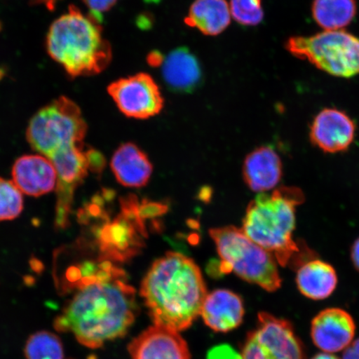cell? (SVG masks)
<instances>
[{"mask_svg":"<svg viewBox=\"0 0 359 359\" xmlns=\"http://www.w3.org/2000/svg\"><path fill=\"white\" fill-rule=\"evenodd\" d=\"M74 275L75 293L56 318V330L73 334L90 348L128 334L138 308L136 290L123 269L109 262L98 266L87 263Z\"/></svg>","mask_w":359,"mask_h":359,"instance_id":"cell-1","label":"cell"},{"mask_svg":"<svg viewBox=\"0 0 359 359\" xmlns=\"http://www.w3.org/2000/svg\"><path fill=\"white\" fill-rule=\"evenodd\" d=\"M140 294L154 325L181 332L201 316L208 291L194 260L168 252L152 264Z\"/></svg>","mask_w":359,"mask_h":359,"instance_id":"cell-2","label":"cell"},{"mask_svg":"<svg viewBox=\"0 0 359 359\" xmlns=\"http://www.w3.org/2000/svg\"><path fill=\"white\" fill-rule=\"evenodd\" d=\"M298 187H280L271 194L260 193L247 208L242 231L271 253L282 267H300L307 262L294 240L296 208L304 201ZM298 268V269H299Z\"/></svg>","mask_w":359,"mask_h":359,"instance_id":"cell-3","label":"cell"},{"mask_svg":"<svg viewBox=\"0 0 359 359\" xmlns=\"http://www.w3.org/2000/svg\"><path fill=\"white\" fill-rule=\"evenodd\" d=\"M45 43L48 55L73 79L100 74L112 60L100 21L73 4L49 27Z\"/></svg>","mask_w":359,"mask_h":359,"instance_id":"cell-4","label":"cell"},{"mask_svg":"<svg viewBox=\"0 0 359 359\" xmlns=\"http://www.w3.org/2000/svg\"><path fill=\"white\" fill-rule=\"evenodd\" d=\"M224 271H233L250 284L268 292H275L282 285V279L275 257L236 226L215 228L210 231Z\"/></svg>","mask_w":359,"mask_h":359,"instance_id":"cell-5","label":"cell"},{"mask_svg":"<svg viewBox=\"0 0 359 359\" xmlns=\"http://www.w3.org/2000/svg\"><path fill=\"white\" fill-rule=\"evenodd\" d=\"M87 124L79 107L61 96L40 109L31 119L27 139L36 151L46 156L71 146L83 145Z\"/></svg>","mask_w":359,"mask_h":359,"instance_id":"cell-6","label":"cell"},{"mask_svg":"<svg viewBox=\"0 0 359 359\" xmlns=\"http://www.w3.org/2000/svg\"><path fill=\"white\" fill-rule=\"evenodd\" d=\"M285 48L291 55L336 77L359 74V39L346 31L325 30L311 37H292Z\"/></svg>","mask_w":359,"mask_h":359,"instance_id":"cell-7","label":"cell"},{"mask_svg":"<svg viewBox=\"0 0 359 359\" xmlns=\"http://www.w3.org/2000/svg\"><path fill=\"white\" fill-rule=\"evenodd\" d=\"M241 355V359H305L302 341L291 323L266 312L259 313Z\"/></svg>","mask_w":359,"mask_h":359,"instance_id":"cell-8","label":"cell"},{"mask_svg":"<svg viewBox=\"0 0 359 359\" xmlns=\"http://www.w3.org/2000/svg\"><path fill=\"white\" fill-rule=\"evenodd\" d=\"M107 93L128 118L147 119L159 114L164 107L161 89L151 75L138 73L114 81Z\"/></svg>","mask_w":359,"mask_h":359,"instance_id":"cell-9","label":"cell"},{"mask_svg":"<svg viewBox=\"0 0 359 359\" xmlns=\"http://www.w3.org/2000/svg\"><path fill=\"white\" fill-rule=\"evenodd\" d=\"M82 149V145L71 146L48 157L57 173L56 224L60 228L69 222L74 191L90 168V158Z\"/></svg>","mask_w":359,"mask_h":359,"instance_id":"cell-10","label":"cell"},{"mask_svg":"<svg viewBox=\"0 0 359 359\" xmlns=\"http://www.w3.org/2000/svg\"><path fill=\"white\" fill-rule=\"evenodd\" d=\"M355 331L353 317L339 308L325 309L311 322L313 343L324 353L343 351L353 342Z\"/></svg>","mask_w":359,"mask_h":359,"instance_id":"cell-11","label":"cell"},{"mask_svg":"<svg viewBox=\"0 0 359 359\" xmlns=\"http://www.w3.org/2000/svg\"><path fill=\"white\" fill-rule=\"evenodd\" d=\"M132 359H191L187 343L179 332L152 325L128 344Z\"/></svg>","mask_w":359,"mask_h":359,"instance_id":"cell-12","label":"cell"},{"mask_svg":"<svg viewBox=\"0 0 359 359\" xmlns=\"http://www.w3.org/2000/svg\"><path fill=\"white\" fill-rule=\"evenodd\" d=\"M356 125L345 112L325 109L313 119L309 137L313 144L327 154L347 151L355 137Z\"/></svg>","mask_w":359,"mask_h":359,"instance_id":"cell-13","label":"cell"},{"mask_svg":"<svg viewBox=\"0 0 359 359\" xmlns=\"http://www.w3.org/2000/svg\"><path fill=\"white\" fill-rule=\"evenodd\" d=\"M125 212L116 221L104 228L100 236V248L107 259L126 262L133 258L142 247L141 236L130 221L132 204L123 205Z\"/></svg>","mask_w":359,"mask_h":359,"instance_id":"cell-14","label":"cell"},{"mask_svg":"<svg viewBox=\"0 0 359 359\" xmlns=\"http://www.w3.org/2000/svg\"><path fill=\"white\" fill-rule=\"evenodd\" d=\"M13 183L22 193L40 196L55 190L57 173L46 156L28 155L15 161L12 170Z\"/></svg>","mask_w":359,"mask_h":359,"instance_id":"cell-15","label":"cell"},{"mask_svg":"<svg viewBox=\"0 0 359 359\" xmlns=\"http://www.w3.org/2000/svg\"><path fill=\"white\" fill-rule=\"evenodd\" d=\"M244 314L243 300L228 290H217L208 294L201 313L205 324L218 333L236 329L243 321Z\"/></svg>","mask_w":359,"mask_h":359,"instance_id":"cell-16","label":"cell"},{"mask_svg":"<svg viewBox=\"0 0 359 359\" xmlns=\"http://www.w3.org/2000/svg\"><path fill=\"white\" fill-rule=\"evenodd\" d=\"M161 75L173 92L195 91L203 80V71L198 58L185 47L177 48L165 57Z\"/></svg>","mask_w":359,"mask_h":359,"instance_id":"cell-17","label":"cell"},{"mask_svg":"<svg viewBox=\"0 0 359 359\" xmlns=\"http://www.w3.org/2000/svg\"><path fill=\"white\" fill-rule=\"evenodd\" d=\"M283 175L280 156L271 147H260L246 156L243 177L251 191L264 193L280 183Z\"/></svg>","mask_w":359,"mask_h":359,"instance_id":"cell-18","label":"cell"},{"mask_svg":"<svg viewBox=\"0 0 359 359\" xmlns=\"http://www.w3.org/2000/svg\"><path fill=\"white\" fill-rule=\"evenodd\" d=\"M111 168L118 182L126 187H145L152 174L147 155L133 143H125L115 151Z\"/></svg>","mask_w":359,"mask_h":359,"instance_id":"cell-19","label":"cell"},{"mask_svg":"<svg viewBox=\"0 0 359 359\" xmlns=\"http://www.w3.org/2000/svg\"><path fill=\"white\" fill-rule=\"evenodd\" d=\"M296 285L305 297L323 300L334 293L338 285V276L330 264L312 259L298 269Z\"/></svg>","mask_w":359,"mask_h":359,"instance_id":"cell-20","label":"cell"},{"mask_svg":"<svg viewBox=\"0 0 359 359\" xmlns=\"http://www.w3.org/2000/svg\"><path fill=\"white\" fill-rule=\"evenodd\" d=\"M231 18L226 0H195L185 22L206 36H217L228 28Z\"/></svg>","mask_w":359,"mask_h":359,"instance_id":"cell-21","label":"cell"},{"mask_svg":"<svg viewBox=\"0 0 359 359\" xmlns=\"http://www.w3.org/2000/svg\"><path fill=\"white\" fill-rule=\"evenodd\" d=\"M357 13L355 0H313V20L325 30H341L353 21Z\"/></svg>","mask_w":359,"mask_h":359,"instance_id":"cell-22","label":"cell"},{"mask_svg":"<svg viewBox=\"0 0 359 359\" xmlns=\"http://www.w3.org/2000/svg\"><path fill=\"white\" fill-rule=\"evenodd\" d=\"M25 353L26 359H65L60 339L48 331L31 335L27 341Z\"/></svg>","mask_w":359,"mask_h":359,"instance_id":"cell-23","label":"cell"},{"mask_svg":"<svg viewBox=\"0 0 359 359\" xmlns=\"http://www.w3.org/2000/svg\"><path fill=\"white\" fill-rule=\"evenodd\" d=\"M24 208L22 192L15 183L0 177V222L19 217Z\"/></svg>","mask_w":359,"mask_h":359,"instance_id":"cell-24","label":"cell"},{"mask_svg":"<svg viewBox=\"0 0 359 359\" xmlns=\"http://www.w3.org/2000/svg\"><path fill=\"white\" fill-rule=\"evenodd\" d=\"M233 20L243 26H257L264 19L262 0H230Z\"/></svg>","mask_w":359,"mask_h":359,"instance_id":"cell-25","label":"cell"},{"mask_svg":"<svg viewBox=\"0 0 359 359\" xmlns=\"http://www.w3.org/2000/svg\"><path fill=\"white\" fill-rule=\"evenodd\" d=\"M94 18L100 21L102 13L109 11L116 6L118 0H82Z\"/></svg>","mask_w":359,"mask_h":359,"instance_id":"cell-26","label":"cell"},{"mask_svg":"<svg viewBox=\"0 0 359 359\" xmlns=\"http://www.w3.org/2000/svg\"><path fill=\"white\" fill-rule=\"evenodd\" d=\"M206 359H241V355L230 345L222 344L210 349Z\"/></svg>","mask_w":359,"mask_h":359,"instance_id":"cell-27","label":"cell"},{"mask_svg":"<svg viewBox=\"0 0 359 359\" xmlns=\"http://www.w3.org/2000/svg\"><path fill=\"white\" fill-rule=\"evenodd\" d=\"M342 359H359V339L353 341L344 350Z\"/></svg>","mask_w":359,"mask_h":359,"instance_id":"cell-28","label":"cell"},{"mask_svg":"<svg viewBox=\"0 0 359 359\" xmlns=\"http://www.w3.org/2000/svg\"><path fill=\"white\" fill-rule=\"evenodd\" d=\"M30 6H43L46 7L48 11H53L57 6V4L62 0H27Z\"/></svg>","mask_w":359,"mask_h":359,"instance_id":"cell-29","label":"cell"},{"mask_svg":"<svg viewBox=\"0 0 359 359\" xmlns=\"http://www.w3.org/2000/svg\"><path fill=\"white\" fill-rule=\"evenodd\" d=\"M165 60V57L158 51H154L147 56L148 65L151 67H161Z\"/></svg>","mask_w":359,"mask_h":359,"instance_id":"cell-30","label":"cell"},{"mask_svg":"<svg viewBox=\"0 0 359 359\" xmlns=\"http://www.w3.org/2000/svg\"><path fill=\"white\" fill-rule=\"evenodd\" d=\"M351 259L354 268L359 271V238L354 241L351 248Z\"/></svg>","mask_w":359,"mask_h":359,"instance_id":"cell-31","label":"cell"},{"mask_svg":"<svg viewBox=\"0 0 359 359\" xmlns=\"http://www.w3.org/2000/svg\"><path fill=\"white\" fill-rule=\"evenodd\" d=\"M311 359H339L338 357L334 355L333 353H321L316 354V356L313 357Z\"/></svg>","mask_w":359,"mask_h":359,"instance_id":"cell-32","label":"cell"}]
</instances>
